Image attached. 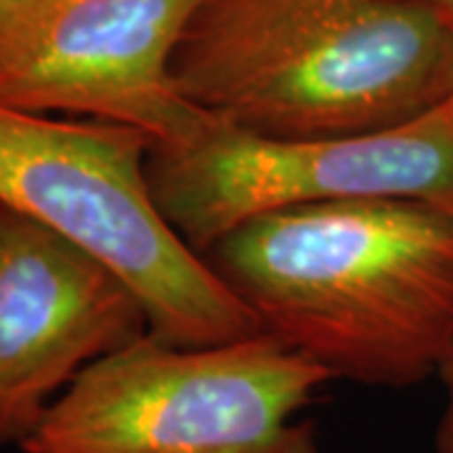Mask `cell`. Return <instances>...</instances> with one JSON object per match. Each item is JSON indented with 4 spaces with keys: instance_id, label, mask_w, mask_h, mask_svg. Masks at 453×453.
Segmentation results:
<instances>
[{
    "instance_id": "cell-1",
    "label": "cell",
    "mask_w": 453,
    "mask_h": 453,
    "mask_svg": "<svg viewBox=\"0 0 453 453\" xmlns=\"http://www.w3.org/2000/svg\"><path fill=\"white\" fill-rule=\"evenodd\" d=\"M259 330L333 380L408 388L453 356V214L405 199L277 211L204 255Z\"/></svg>"
},
{
    "instance_id": "cell-2",
    "label": "cell",
    "mask_w": 453,
    "mask_h": 453,
    "mask_svg": "<svg viewBox=\"0 0 453 453\" xmlns=\"http://www.w3.org/2000/svg\"><path fill=\"white\" fill-rule=\"evenodd\" d=\"M172 71L192 106L247 134H371L453 96V23L411 0H207Z\"/></svg>"
},
{
    "instance_id": "cell-3",
    "label": "cell",
    "mask_w": 453,
    "mask_h": 453,
    "mask_svg": "<svg viewBox=\"0 0 453 453\" xmlns=\"http://www.w3.org/2000/svg\"><path fill=\"white\" fill-rule=\"evenodd\" d=\"M151 146L129 127L0 101V204L121 277L157 338L217 345L262 333L207 257L166 222L146 174Z\"/></svg>"
},
{
    "instance_id": "cell-4",
    "label": "cell",
    "mask_w": 453,
    "mask_h": 453,
    "mask_svg": "<svg viewBox=\"0 0 453 453\" xmlns=\"http://www.w3.org/2000/svg\"><path fill=\"white\" fill-rule=\"evenodd\" d=\"M333 378L267 333L177 345L146 333L61 393L20 453H320L303 411Z\"/></svg>"
},
{
    "instance_id": "cell-5",
    "label": "cell",
    "mask_w": 453,
    "mask_h": 453,
    "mask_svg": "<svg viewBox=\"0 0 453 453\" xmlns=\"http://www.w3.org/2000/svg\"><path fill=\"white\" fill-rule=\"evenodd\" d=\"M146 174L166 222L202 257L277 211L405 199L453 214V96L393 129L270 139L214 119L181 144H154Z\"/></svg>"
},
{
    "instance_id": "cell-6",
    "label": "cell",
    "mask_w": 453,
    "mask_h": 453,
    "mask_svg": "<svg viewBox=\"0 0 453 453\" xmlns=\"http://www.w3.org/2000/svg\"><path fill=\"white\" fill-rule=\"evenodd\" d=\"M207 0H50L0 73V101L181 144L211 121L179 94L174 56Z\"/></svg>"
},
{
    "instance_id": "cell-7",
    "label": "cell",
    "mask_w": 453,
    "mask_h": 453,
    "mask_svg": "<svg viewBox=\"0 0 453 453\" xmlns=\"http://www.w3.org/2000/svg\"><path fill=\"white\" fill-rule=\"evenodd\" d=\"M146 333L121 277L0 204V443L20 446L88 365Z\"/></svg>"
},
{
    "instance_id": "cell-8",
    "label": "cell",
    "mask_w": 453,
    "mask_h": 453,
    "mask_svg": "<svg viewBox=\"0 0 453 453\" xmlns=\"http://www.w3.org/2000/svg\"><path fill=\"white\" fill-rule=\"evenodd\" d=\"M50 0H0V73L16 61Z\"/></svg>"
},
{
    "instance_id": "cell-9",
    "label": "cell",
    "mask_w": 453,
    "mask_h": 453,
    "mask_svg": "<svg viewBox=\"0 0 453 453\" xmlns=\"http://www.w3.org/2000/svg\"><path fill=\"white\" fill-rule=\"evenodd\" d=\"M443 383V413L436 428V453H453V356L446 360V365L438 372Z\"/></svg>"
},
{
    "instance_id": "cell-10",
    "label": "cell",
    "mask_w": 453,
    "mask_h": 453,
    "mask_svg": "<svg viewBox=\"0 0 453 453\" xmlns=\"http://www.w3.org/2000/svg\"><path fill=\"white\" fill-rule=\"evenodd\" d=\"M411 3H421V5H428V8H434L438 13H443V16L449 18L453 23V0H411Z\"/></svg>"
}]
</instances>
